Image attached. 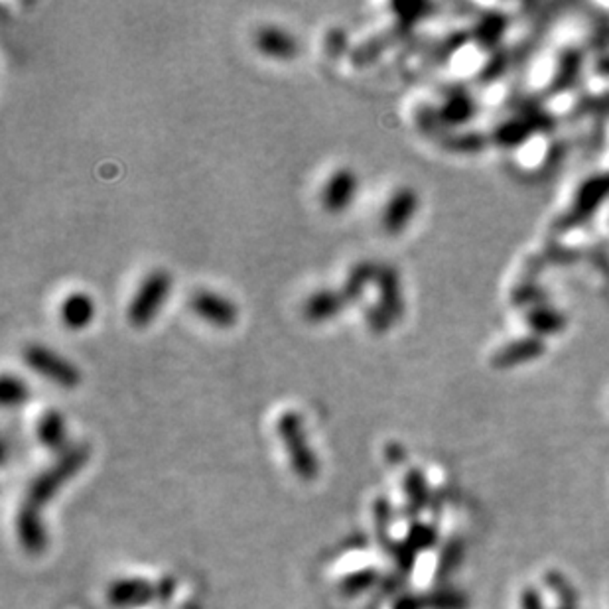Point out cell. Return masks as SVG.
I'll use <instances>...</instances> for the list:
<instances>
[{
    "instance_id": "obj_6",
    "label": "cell",
    "mask_w": 609,
    "mask_h": 609,
    "mask_svg": "<svg viewBox=\"0 0 609 609\" xmlns=\"http://www.w3.org/2000/svg\"><path fill=\"white\" fill-rule=\"evenodd\" d=\"M359 180L356 172L349 168H341L332 178L325 181L324 191H322V205L327 213H344L349 210L357 196Z\"/></svg>"
},
{
    "instance_id": "obj_4",
    "label": "cell",
    "mask_w": 609,
    "mask_h": 609,
    "mask_svg": "<svg viewBox=\"0 0 609 609\" xmlns=\"http://www.w3.org/2000/svg\"><path fill=\"white\" fill-rule=\"evenodd\" d=\"M22 357L32 371H36L40 377H44V379L52 381L57 387L73 388L81 383V371L76 365L50 347L40 344L26 346L22 351Z\"/></svg>"
},
{
    "instance_id": "obj_5",
    "label": "cell",
    "mask_w": 609,
    "mask_h": 609,
    "mask_svg": "<svg viewBox=\"0 0 609 609\" xmlns=\"http://www.w3.org/2000/svg\"><path fill=\"white\" fill-rule=\"evenodd\" d=\"M190 306L200 320L215 327H231L239 318V310L229 298L212 290H198L190 298Z\"/></svg>"
},
{
    "instance_id": "obj_18",
    "label": "cell",
    "mask_w": 609,
    "mask_h": 609,
    "mask_svg": "<svg viewBox=\"0 0 609 609\" xmlns=\"http://www.w3.org/2000/svg\"><path fill=\"white\" fill-rule=\"evenodd\" d=\"M405 490L408 495V503L412 505L414 513H418L428 503V487H426L424 475L418 470H412L407 475L405 481Z\"/></svg>"
},
{
    "instance_id": "obj_2",
    "label": "cell",
    "mask_w": 609,
    "mask_h": 609,
    "mask_svg": "<svg viewBox=\"0 0 609 609\" xmlns=\"http://www.w3.org/2000/svg\"><path fill=\"white\" fill-rule=\"evenodd\" d=\"M276 432L286 448L290 464L294 468L298 478L304 481H312L318 478V459H315L308 444L306 430H304L300 414L294 410L280 414V418L276 422Z\"/></svg>"
},
{
    "instance_id": "obj_25",
    "label": "cell",
    "mask_w": 609,
    "mask_h": 609,
    "mask_svg": "<svg viewBox=\"0 0 609 609\" xmlns=\"http://www.w3.org/2000/svg\"><path fill=\"white\" fill-rule=\"evenodd\" d=\"M521 609H546L542 604L541 594L537 590H525L521 595Z\"/></svg>"
},
{
    "instance_id": "obj_9",
    "label": "cell",
    "mask_w": 609,
    "mask_h": 609,
    "mask_svg": "<svg viewBox=\"0 0 609 609\" xmlns=\"http://www.w3.org/2000/svg\"><path fill=\"white\" fill-rule=\"evenodd\" d=\"M375 283H377V288H379V306L383 308V312L393 322L400 320V315H403V310H405V304H403V290H400V280H398L397 269H393V266H388V264L379 266Z\"/></svg>"
},
{
    "instance_id": "obj_13",
    "label": "cell",
    "mask_w": 609,
    "mask_h": 609,
    "mask_svg": "<svg viewBox=\"0 0 609 609\" xmlns=\"http://www.w3.org/2000/svg\"><path fill=\"white\" fill-rule=\"evenodd\" d=\"M377 271H379V266L371 261H361L353 266L346 278L344 288H341V294H344L347 304H353L361 298L367 284H371L377 278Z\"/></svg>"
},
{
    "instance_id": "obj_20",
    "label": "cell",
    "mask_w": 609,
    "mask_h": 609,
    "mask_svg": "<svg viewBox=\"0 0 609 609\" xmlns=\"http://www.w3.org/2000/svg\"><path fill=\"white\" fill-rule=\"evenodd\" d=\"M544 582H546L548 590L554 592L556 598L560 602H563V605L576 607V604H578V592H576V588L572 586V583L563 574H560V572H548Z\"/></svg>"
},
{
    "instance_id": "obj_12",
    "label": "cell",
    "mask_w": 609,
    "mask_h": 609,
    "mask_svg": "<svg viewBox=\"0 0 609 609\" xmlns=\"http://www.w3.org/2000/svg\"><path fill=\"white\" fill-rule=\"evenodd\" d=\"M59 318L69 330H83L95 318V304L85 292H73L59 306Z\"/></svg>"
},
{
    "instance_id": "obj_11",
    "label": "cell",
    "mask_w": 609,
    "mask_h": 609,
    "mask_svg": "<svg viewBox=\"0 0 609 609\" xmlns=\"http://www.w3.org/2000/svg\"><path fill=\"white\" fill-rule=\"evenodd\" d=\"M349 304L346 302L341 290H318L314 294L308 296V300L304 302V318H306L310 324H324L327 320L335 318V315L344 310Z\"/></svg>"
},
{
    "instance_id": "obj_26",
    "label": "cell",
    "mask_w": 609,
    "mask_h": 609,
    "mask_svg": "<svg viewBox=\"0 0 609 609\" xmlns=\"http://www.w3.org/2000/svg\"><path fill=\"white\" fill-rule=\"evenodd\" d=\"M558 609H576V607H566V605H563V607H558Z\"/></svg>"
},
{
    "instance_id": "obj_19",
    "label": "cell",
    "mask_w": 609,
    "mask_h": 609,
    "mask_svg": "<svg viewBox=\"0 0 609 609\" xmlns=\"http://www.w3.org/2000/svg\"><path fill=\"white\" fill-rule=\"evenodd\" d=\"M28 398V387L15 375H5L0 383V400L5 407H18Z\"/></svg>"
},
{
    "instance_id": "obj_21",
    "label": "cell",
    "mask_w": 609,
    "mask_h": 609,
    "mask_svg": "<svg viewBox=\"0 0 609 609\" xmlns=\"http://www.w3.org/2000/svg\"><path fill=\"white\" fill-rule=\"evenodd\" d=\"M349 50V36L346 30L341 28H332L327 30L325 38H324V52L327 57H341L346 56Z\"/></svg>"
},
{
    "instance_id": "obj_7",
    "label": "cell",
    "mask_w": 609,
    "mask_h": 609,
    "mask_svg": "<svg viewBox=\"0 0 609 609\" xmlns=\"http://www.w3.org/2000/svg\"><path fill=\"white\" fill-rule=\"evenodd\" d=\"M417 207H418L417 191L410 188L397 190L391 200L387 201V207L383 212V229L391 235L400 233V231L408 225L414 212H417Z\"/></svg>"
},
{
    "instance_id": "obj_1",
    "label": "cell",
    "mask_w": 609,
    "mask_h": 609,
    "mask_svg": "<svg viewBox=\"0 0 609 609\" xmlns=\"http://www.w3.org/2000/svg\"><path fill=\"white\" fill-rule=\"evenodd\" d=\"M88 459H89L88 448L85 446L73 448L64 454V458H59L50 470H46L40 478H36L34 483L30 485V491L26 499H24L16 522L20 542L28 552L38 554L46 544L44 529L40 525V509L57 493L59 487L66 485L73 475L88 464Z\"/></svg>"
},
{
    "instance_id": "obj_10",
    "label": "cell",
    "mask_w": 609,
    "mask_h": 609,
    "mask_svg": "<svg viewBox=\"0 0 609 609\" xmlns=\"http://www.w3.org/2000/svg\"><path fill=\"white\" fill-rule=\"evenodd\" d=\"M254 44L263 56L273 59H292L300 50L294 36L276 26H263L254 36Z\"/></svg>"
},
{
    "instance_id": "obj_22",
    "label": "cell",
    "mask_w": 609,
    "mask_h": 609,
    "mask_svg": "<svg viewBox=\"0 0 609 609\" xmlns=\"http://www.w3.org/2000/svg\"><path fill=\"white\" fill-rule=\"evenodd\" d=\"M436 542V531L428 525H414L408 532L407 544L414 552L422 551V548H430Z\"/></svg>"
},
{
    "instance_id": "obj_17",
    "label": "cell",
    "mask_w": 609,
    "mask_h": 609,
    "mask_svg": "<svg viewBox=\"0 0 609 609\" xmlns=\"http://www.w3.org/2000/svg\"><path fill=\"white\" fill-rule=\"evenodd\" d=\"M422 609H466L468 598L461 592L440 590L420 598Z\"/></svg>"
},
{
    "instance_id": "obj_23",
    "label": "cell",
    "mask_w": 609,
    "mask_h": 609,
    "mask_svg": "<svg viewBox=\"0 0 609 609\" xmlns=\"http://www.w3.org/2000/svg\"><path fill=\"white\" fill-rule=\"evenodd\" d=\"M365 320H367L369 330L377 335H383L388 327H391L393 320L383 312V308L377 304V306H369L367 312H365Z\"/></svg>"
},
{
    "instance_id": "obj_24",
    "label": "cell",
    "mask_w": 609,
    "mask_h": 609,
    "mask_svg": "<svg viewBox=\"0 0 609 609\" xmlns=\"http://www.w3.org/2000/svg\"><path fill=\"white\" fill-rule=\"evenodd\" d=\"M375 582V572H359V574L351 576L349 580H346L344 583V592L346 594H357L365 588H369L371 583Z\"/></svg>"
},
{
    "instance_id": "obj_14",
    "label": "cell",
    "mask_w": 609,
    "mask_h": 609,
    "mask_svg": "<svg viewBox=\"0 0 609 609\" xmlns=\"http://www.w3.org/2000/svg\"><path fill=\"white\" fill-rule=\"evenodd\" d=\"M38 438L46 448H62L66 444V420L62 414L54 408L46 410L38 422Z\"/></svg>"
},
{
    "instance_id": "obj_8",
    "label": "cell",
    "mask_w": 609,
    "mask_h": 609,
    "mask_svg": "<svg viewBox=\"0 0 609 609\" xmlns=\"http://www.w3.org/2000/svg\"><path fill=\"white\" fill-rule=\"evenodd\" d=\"M408 32V26L405 24H397V26L388 28L385 32H379L377 36H371L367 42L359 44L356 50L351 52V64L356 67H367L371 66L377 57L383 56L388 47L397 44L403 36Z\"/></svg>"
},
{
    "instance_id": "obj_15",
    "label": "cell",
    "mask_w": 609,
    "mask_h": 609,
    "mask_svg": "<svg viewBox=\"0 0 609 609\" xmlns=\"http://www.w3.org/2000/svg\"><path fill=\"white\" fill-rule=\"evenodd\" d=\"M108 598L119 605H137L152 598V588L146 582H120L108 592Z\"/></svg>"
},
{
    "instance_id": "obj_3",
    "label": "cell",
    "mask_w": 609,
    "mask_h": 609,
    "mask_svg": "<svg viewBox=\"0 0 609 609\" xmlns=\"http://www.w3.org/2000/svg\"><path fill=\"white\" fill-rule=\"evenodd\" d=\"M170 288H172V278L162 269L152 271L149 276H146L137 294L132 296L130 306H129V322L135 327H146L149 325L158 312L162 310L164 302L170 294Z\"/></svg>"
},
{
    "instance_id": "obj_16",
    "label": "cell",
    "mask_w": 609,
    "mask_h": 609,
    "mask_svg": "<svg viewBox=\"0 0 609 609\" xmlns=\"http://www.w3.org/2000/svg\"><path fill=\"white\" fill-rule=\"evenodd\" d=\"M464 542L454 539L449 541L444 546V552L440 556V563H438V572H436V580H448L449 576L454 574L458 570V566L461 564V560H464Z\"/></svg>"
}]
</instances>
